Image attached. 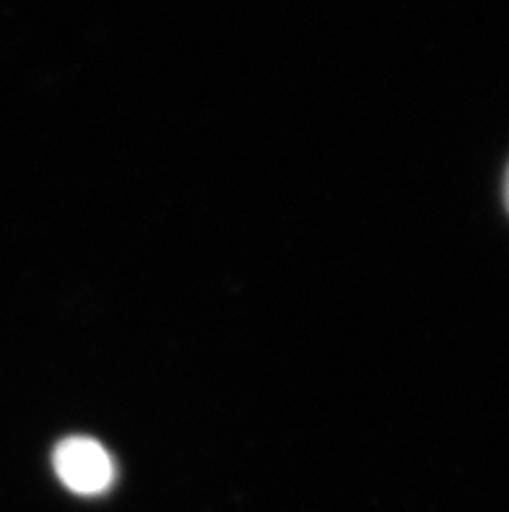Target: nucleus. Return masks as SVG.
<instances>
[{"instance_id":"nucleus-1","label":"nucleus","mask_w":509,"mask_h":512,"mask_svg":"<svg viewBox=\"0 0 509 512\" xmlns=\"http://www.w3.org/2000/svg\"><path fill=\"white\" fill-rule=\"evenodd\" d=\"M55 474L71 492L97 497L115 484V463L110 453L89 437H68L52 455Z\"/></svg>"}]
</instances>
